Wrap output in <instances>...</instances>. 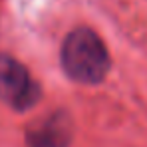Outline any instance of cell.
I'll return each instance as SVG.
<instances>
[{"label":"cell","mask_w":147,"mask_h":147,"mask_svg":"<svg viewBox=\"0 0 147 147\" xmlns=\"http://www.w3.org/2000/svg\"><path fill=\"white\" fill-rule=\"evenodd\" d=\"M62 64L72 80L82 84H98L109 70V54L94 30L76 28L64 42Z\"/></svg>","instance_id":"cell-1"},{"label":"cell","mask_w":147,"mask_h":147,"mask_svg":"<svg viewBox=\"0 0 147 147\" xmlns=\"http://www.w3.org/2000/svg\"><path fill=\"white\" fill-rule=\"evenodd\" d=\"M36 96L38 90L26 68L18 60L0 54V99L16 109H26L36 101Z\"/></svg>","instance_id":"cell-2"},{"label":"cell","mask_w":147,"mask_h":147,"mask_svg":"<svg viewBox=\"0 0 147 147\" xmlns=\"http://www.w3.org/2000/svg\"><path fill=\"white\" fill-rule=\"evenodd\" d=\"M72 133L70 117L64 111H56L30 123L26 131V143L28 147H68Z\"/></svg>","instance_id":"cell-3"}]
</instances>
